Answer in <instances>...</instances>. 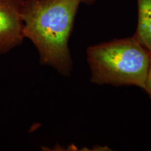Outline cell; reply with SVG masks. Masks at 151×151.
<instances>
[{
  "instance_id": "1",
  "label": "cell",
  "mask_w": 151,
  "mask_h": 151,
  "mask_svg": "<svg viewBox=\"0 0 151 151\" xmlns=\"http://www.w3.org/2000/svg\"><path fill=\"white\" fill-rule=\"evenodd\" d=\"M81 0H24V37L35 45L41 65L69 76L72 60L69 40Z\"/></svg>"
},
{
  "instance_id": "2",
  "label": "cell",
  "mask_w": 151,
  "mask_h": 151,
  "mask_svg": "<svg viewBox=\"0 0 151 151\" xmlns=\"http://www.w3.org/2000/svg\"><path fill=\"white\" fill-rule=\"evenodd\" d=\"M87 55L91 82L146 88L151 54L134 37L90 46Z\"/></svg>"
},
{
  "instance_id": "3",
  "label": "cell",
  "mask_w": 151,
  "mask_h": 151,
  "mask_svg": "<svg viewBox=\"0 0 151 151\" xmlns=\"http://www.w3.org/2000/svg\"><path fill=\"white\" fill-rule=\"evenodd\" d=\"M23 3L24 0H0V55L8 53L24 40Z\"/></svg>"
},
{
  "instance_id": "4",
  "label": "cell",
  "mask_w": 151,
  "mask_h": 151,
  "mask_svg": "<svg viewBox=\"0 0 151 151\" xmlns=\"http://www.w3.org/2000/svg\"><path fill=\"white\" fill-rule=\"evenodd\" d=\"M138 25L134 37L151 54V0H137Z\"/></svg>"
},
{
  "instance_id": "5",
  "label": "cell",
  "mask_w": 151,
  "mask_h": 151,
  "mask_svg": "<svg viewBox=\"0 0 151 151\" xmlns=\"http://www.w3.org/2000/svg\"><path fill=\"white\" fill-rule=\"evenodd\" d=\"M144 90L148 93V94L150 96L151 98V58H150V69H149V72L148 78H147L146 83V88H145Z\"/></svg>"
},
{
  "instance_id": "6",
  "label": "cell",
  "mask_w": 151,
  "mask_h": 151,
  "mask_svg": "<svg viewBox=\"0 0 151 151\" xmlns=\"http://www.w3.org/2000/svg\"><path fill=\"white\" fill-rule=\"evenodd\" d=\"M81 2L86 3V4H92L93 3L94 1H95L96 0H81Z\"/></svg>"
}]
</instances>
